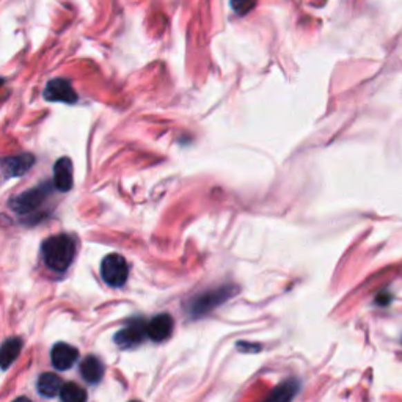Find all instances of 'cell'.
Segmentation results:
<instances>
[{
	"mask_svg": "<svg viewBox=\"0 0 402 402\" xmlns=\"http://www.w3.org/2000/svg\"><path fill=\"white\" fill-rule=\"evenodd\" d=\"M41 250L46 266L59 274L68 271L76 256V244L68 234H57V236L46 239Z\"/></svg>",
	"mask_w": 402,
	"mask_h": 402,
	"instance_id": "1",
	"label": "cell"
},
{
	"mask_svg": "<svg viewBox=\"0 0 402 402\" xmlns=\"http://www.w3.org/2000/svg\"><path fill=\"white\" fill-rule=\"evenodd\" d=\"M101 274L108 286H112V288H122L126 281H128L129 266L122 255L112 253L102 260Z\"/></svg>",
	"mask_w": 402,
	"mask_h": 402,
	"instance_id": "2",
	"label": "cell"
},
{
	"mask_svg": "<svg viewBox=\"0 0 402 402\" xmlns=\"http://www.w3.org/2000/svg\"><path fill=\"white\" fill-rule=\"evenodd\" d=\"M44 99L50 102H65L74 104L77 102V93L73 90V85L66 79H52L44 88Z\"/></svg>",
	"mask_w": 402,
	"mask_h": 402,
	"instance_id": "3",
	"label": "cell"
},
{
	"mask_svg": "<svg viewBox=\"0 0 402 402\" xmlns=\"http://www.w3.org/2000/svg\"><path fill=\"white\" fill-rule=\"evenodd\" d=\"M48 195H49L48 186L35 187V189H32V191L21 193L19 197L11 200V208H13L16 212H19V214H28V212L35 211L38 206L46 200Z\"/></svg>",
	"mask_w": 402,
	"mask_h": 402,
	"instance_id": "4",
	"label": "cell"
},
{
	"mask_svg": "<svg viewBox=\"0 0 402 402\" xmlns=\"http://www.w3.org/2000/svg\"><path fill=\"white\" fill-rule=\"evenodd\" d=\"M146 336V324L142 319H134L115 335V343L122 347H134Z\"/></svg>",
	"mask_w": 402,
	"mask_h": 402,
	"instance_id": "5",
	"label": "cell"
},
{
	"mask_svg": "<svg viewBox=\"0 0 402 402\" xmlns=\"http://www.w3.org/2000/svg\"><path fill=\"white\" fill-rule=\"evenodd\" d=\"M231 296V291L228 288H220V291H211V292H206V294L200 296L195 298V300L191 303V313L193 316H201L206 312H209L211 308H214L222 303L225 298H228Z\"/></svg>",
	"mask_w": 402,
	"mask_h": 402,
	"instance_id": "6",
	"label": "cell"
},
{
	"mask_svg": "<svg viewBox=\"0 0 402 402\" xmlns=\"http://www.w3.org/2000/svg\"><path fill=\"white\" fill-rule=\"evenodd\" d=\"M79 358V350L66 343H57L50 352L52 365L60 371H66L74 366Z\"/></svg>",
	"mask_w": 402,
	"mask_h": 402,
	"instance_id": "7",
	"label": "cell"
},
{
	"mask_svg": "<svg viewBox=\"0 0 402 402\" xmlns=\"http://www.w3.org/2000/svg\"><path fill=\"white\" fill-rule=\"evenodd\" d=\"M173 318L169 314H159L146 324V336L153 341H165L173 333Z\"/></svg>",
	"mask_w": 402,
	"mask_h": 402,
	"instance_id": "8",
	"label": "cell"
},
{
	"mask_svg": "<svg viewBox=\"0 0 402 402\" xmlns=\"http://www.w3.org/2000/svg\"><path fill=\"white\" fill-rule=\"evenodd\" d=\"M54 184L60 192H70L73 189V164L68 157L59 159L54 165Z\"/></svg>",
	"mask_w": 402,
	"mask_h": 402,
	"instance_id": "9",
	"label": "cell"
},
{
	"mask_svg": "<svg viewBox=\"0 0 402 402\" xmlns=\"http://www.w3.org/2000/svg\"><path fill=\"white\" fill-rule=\"evenodd\" d=\"M33 164H35V157L32 154H19V156H11L2 160L5 173L15 178L24 175L32 169Z\"/></svg>",
	"mask_w": 402,
	"mask_h": 402,
	"instance_id": "10",
	"label": "cell"
},
{
	"mask_svg": "<svg viewBox=\"0 0 402 402\" xmlns=\"http://www.w3.org/2000/svg\"><path fill=\"white\" fill-rule=\"evenodd\" d=\"M21 350L22 341L19 338H8V340L0 346V367H2V370H8V367L18 360Z\"/></svg>",
	"mask_w": 402,
	"mask_h": 402,
	"instance_id": "11",
	"label": "cell"
},
{
	"mask_svg": "<svg viewBox=\"0 0 402 402\" xmlns=\"http://www.w3.org/2000/svg\"><path fill=\"white\" fill-rule=\"evenodd\" d=\"M80 374L87 382L97 383L104 376V365L95 355H90V357L84 358L82 363H80Z\"/></svg>",
	"mask_w": 402,
	"mask_h": 402,
	"instance_id": "12",
	"label": "cell"
},
{
	"mask_svg": "<svg viewBox=\"0 0 402 402\" xmlns=\"http://www.w3.org/2000/svg\"><path fill=\"white\" fill-rule=\"evenodd\" d=\"M61 381L59 376L52 374V372H44L38 377V393L43 396V398H54V396L60 394V388H61Z\"/></svg>",
	"mask_w": 402,
	"mask_h": 402,
	"instance_id": "13",
	"label": "cell"
},
{
	"mask_svg": "<svg viewBox=\"0 0 402 402\" xmlns=\"http://www.w3.org/2000/svg\"><path fill=\"white\" fill-rule=\"evenodd\" d=\"M60 398L65 402H82L87 399V393H85V390L82 387H79L77 383L68 382L65 385H61Z\"/></svg>",
	"mask_w": 402,
	"mask_h": 402,
	"instance_id": "14",
	"label": "cell"
},
{
	"mask_svg": "<svg viewBox=\"0 0 402 402\" xmlns=\"http://www.w3.org/2000/svg\"><path fill=\"white\" fill-rule=\"evenodd\" d=\"M297 393V383L294 381L286 382L285 385H281L277 390H275L274 394L271 396L272 399H291L292 396Z\"/></svg>",
	"mask_w": 402,
	"mask_h": 402,
	"instance_id": "15",
	"label": "cell"
},
{
	"mask_svg": "<svg viewBox=\"0 0 402 402\" xmlns=\"http://www.w3.org/2000/svg\"><path fill=\"white\" fill-rule=\"evenodd\" d=\"M256 0H231V7L238 15H245L253 8Z\"/></svg>",
	"mask_w": 402,
	"mask_h": 402,
	"instance_id": "16",
	"label": "cell"
},
{
	"mask_svg": "<svg viewBox=\"0 0 402 402\" xmlns=\"http://www.w3.org/2000/svg\"><path fill=\"white\" fill-rule=\"evenodd\" d=\"M2 85H3V80H2V79H0V87H2Z\"/></svg>",
	"mask_w": 402,
	"mask_h": 402,
	"instance_id": "17",
	"label": "cell"
}]
</instances>
